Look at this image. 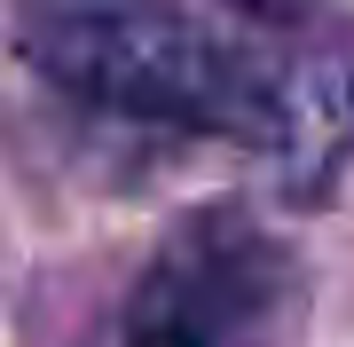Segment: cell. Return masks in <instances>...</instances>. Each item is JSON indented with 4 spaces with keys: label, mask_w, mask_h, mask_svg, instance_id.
<instances>
[{
    "label": "cell",
    "mask_w": 354,
    "mask_h": 347,
    "mask_svg": "<svg viewBox=\"0 0 354 347\" xmlns=\"http://www.w3.org/2000/svg\"><path fill=\"white\" fill-rule=\"evenodd\" d=\"M16 48L127 127L323 174L354 134V39L323 0H24Z\"/></svg>",
    "instance_id": "obj_1"
},
{
    "label": "cell",
    "mask_w": 354,
    "mask_h": 347,
    "mask_svg": "<svg viewBox=\"0 0 354 347\" xmlns=\"http://www.w3.org/2000/svg\"><path fill=\"white\" fill-rule=\"evenodd\" d=\"M118 347H291V260L244 213H197L118 308Z\"/></svg>",
    "instance_id": "obj_2"
}]
</instances>
